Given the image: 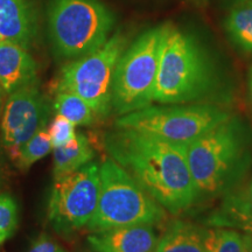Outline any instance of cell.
<instances>
[{
    "instance_id": "obj_1",
    "label": "cell",
    "mask_w": 252,
    "mask_h": 252,
    "mask_svg": "<svg viewBox=\"0 0 252 252\" xmlns=\"http://www.w3.org/2000/svg\"><path fill=\"white\" fill-rule=\"evenodd\" d=\"M106 151L141 187L172 214H179L196 201L186 145L153 134L116 127L104 139Z\"/></svg>"
},
{
    "instance_id": "obj_2",
    "label": "cell",
    "mask_w": 252,
    "mask_h": 252,
    "mask_svg": "<svg viewBox=\"0 0 252 252\" xmlns=\"http://www.w3.org/2000/svg\"><path fill=\"white\" fill-rule=\"evenodd\" d=\"M186 152L197 196L223 193L247 167L248 132L239 119L230 117L186 145Z\"/></svg>"
},
{
    "instance_id": "obj_3",
    "label": "cell",
    "mask_w": 252,
    "mask_h": 252,
    "mask_svg": "<svg viewBox=\"0 0 252 252\" xmlns=\"http://www.w3.org/2000/svg\"><path fill=\"white\" fill-rule=\"evenodd\" d=\"M100 189L96 212L88 223L91 232L128 225H154L165 210L139 182L112 159L99 165Z\"/></svg>"
},
{
    "instance_id": "obj_4",
    "label": "cell",
    "mask_w": 252,
    "mask_h": 252,
    "mask_svg": "<svg viewBox=\"0 0 252 252\" xmlns=\"http://www.w3.org/2000/svg\"><path fill=\"white\" fill-rule=\"evenodd\" d=\"M167 27L145 32L124 50L113 75L112 108L126 115L150 106Z\"/></svg>"
},
{
    "instance_id": "obj_5",
    "label": "cell",
    "mask_w": 252,
    "mask_h": 252,
    "mask_svg": "<svg viewBox=\"0 0 252 252\" xmlns=\"http://www.w3.org/2000/svg\"><path fill=\"white\" fill-rule=\"evenodd\" d=\"M113 18L98 0H54L49 11V32L59 55L78 59L109 39Z\"/></svg>"
},
{
    "instance_id": "obj_6",
    "label": "cell",
    "mask_w": 252,
    "mask_h": 252,
    "mask_svg": "<svg viewBox=\"0 0 252 252\" xmlns=\"http://www.w3.org/2000/svg\"><path fill=\"white\" fill-rule=\"evenodd\" d=\"M207 84L208 69L200 49L182 32L167 27L154 87V102H189L200 96Z\"/></svg>"
},
{
    "instance_id": "obj_7",
    "label": "cell",
    "mask_w": 252,
    "mask_h": 252,
    "mask_svg": "<svg viewBox=\"0 0 252 252\" xmlns=\"http://www.w3.org/2000/svg\"><path fill=\"white\" fill-rule=\"evenodd\" d=\"M229 118L225 111L212 105H150L121 116L115 126L189 144Z\"/></svg>"
},
{
    "instance_id": "obj_8",
    "label": "cell",
    "mask_w": 252,
    "mask_h": 252,
    "mask_svg": "<svg viewBox=\"0 0 252 252\" xmlns=\"http://www.w3.org/2000/svg\"><path fill=\"white\" fill-rule=\"evenodd\" d=\"M124 50V37L117 34L94 52L75 59L63 68L58 91L80 96L97 117L108 116L112 108L113 75Z\"/></svg>"
},
{
    "instance_id": "obj_9",
    "label": "cell",
    "mask_w": 252,
    "mask_h": 252,
    "mask_svg": "<svg viewBox=\"0 0 252 252\" xmlns=\"http://www.w3.org/2000/svg\"><path fill=\"white\" fill-rule=\"evenodd\" d=\"M99 189V166L93 161L55 176L47 210L53 228L64 235L87 226L96 212Z\"/></svg>"
},
{
    "instance_id": "obj_10",
    "label": "cell",
    "mask_w": 252,
    "mask_h": 252,
    "mask_svg": "<svg viewBox=\"0 0 252 252\" xmlns=\"http://www.w3.org/2000/svg\"><path fill=\"white\" fill-rule=\"evenodd\" d=\"M49 110L35 84L8 94L4 104L0 130L1 143L12 162H15L21 147L47 126Z\"/></svg>"
},
{
    "instance_id": "obj_11",
    "label": "cell",
    "mask_w": 252,
    "mask_h": 252,
    "mask_svg": "<svg viewBox=\"0 0 252 252\" xmlns=\"http://www.w3.org/2000/svg\"><path fill=\"white\" fill-rule=\"evenodd\" d=\"M88 243L94 252H154L158 237L152 225H128L93 232Z\"/></svg>"
},
{
    "instance_id": "obj_12",
    "label": "cell",
    "mask_w": 252,
    "mask_h": 252,
    "mask_svg": "<svg viewBox=\"0 0 252 252\" xmlns=\"http://www.w3.org/2000/svg\"><path fill=\"white\" fill-rule=\"evenodd\" d=\"M37 65L27 48L0 41V87L6 94L35 84Z\"/></svg>"
},
{
    "instance_id": "obj_13",
    "label": "cell",
    "mask_w": 252,
    "mask_h": 252,
    "mask_svg": "<svg viewBox=\"0 0 252 252\" xmlns=\"http://www.w3.org/2000/svg\"><path fill=\"white\" fill-rule=\"evenodd\" d=\"M35 28L28 0H0V41L28 48L35 36Z\"/></svg>"
},
{
    "instance_id": "obj_14",
    "label": "cell",
    "mask_w": 252,
    "mask_h": 252,
    "mask_svg": "<svg viewBox=\"0 0 252 252\" xmlns=\"http://www.w3.org/2000/svg\"><path fill=\"white\" fill-rule=\"evenodd\" d=\"M52 152L54 178L77 171L91 162L94 157L89 140L83 133H76L69 143L63 146L54 147Z\"/></svg>"
},
{
    "instance_id": "obj_15",
    "label": "cell",
    "mask_w": 252,
    "mask_h": 252,
    "mask_svg": "<svg viewBox=\"0 0 252 252\" xmlns=\"http://www.w3.org/2000/svg\"><path fill=\"white\" fill-rule=\"evenodd\" d=\"M154 252H206L203 230L182 220H175L158 239Z\"/></svg>"
},
{
    "instance_id": "obj_16",
    "label": "cell",
    "mask_w": 252,
    "mask_h": 252,
    "mask_svg": "<svg viewBox=\"0 0 252 252\" xmlns=\"http://www.w3.org/2000/svg\"><path fill=\"white\" fill-rule=\"evenodd\" d=\"M54 109L75 126H90L96 122L97 115L90 105L77 94L68 91H58Z\"/></svg>"
},
{
    "instance_id": "obj_17",
    "label": "cell",
    "mask_w": 252,
    "mask_h": 252,
    "mask_svg": "<svg viewBox=\"0 0 252 252\" xmlns=\"http://www.w3.org/2000/svg\"><path fill=\"white\" fill-rule=\"evenodd\" d=\"M226 31L235 43L252 54V1L232 9L226 20Z\"/></svg>"
},
{
    "instance_id": "obj_18",
    "label": "cell",
    "mask_w": 252,
    "mask_h": 252,
    "mask_svg": "<svg viewBox=\"0 0 252 252\" xmlns=\"http://www.w3.org/2000/svg\"><path fill=\"white\" fill-rule=\"evenodd\" d=\"M203 245L206 252H251L243 235L231 229L203 230Z\"/></svg>"
},
{
    "instance_id": "obj_19",
    "label": "cell",
    "mask_w": 252,
    "mask_h": 252,
    "mask_svg": "<svg viewBox=\"0 0 252 252\" xmlns=\"http://www.w3.org/2000/svg\"><path fill=\"white\" fill-rule=\"evenodd\" d=\"M53 151V144L50 139L47 126L40 128L26 144L21 147L17 161L14 165L20 171H28L36 161L45 158Z\"/></svg>"
},
{
    "instance_id": "obj_20",
    "label": "cell",
    "mask_w": 252,
    "mask_h": 252,
    "mask_svg": "<svg viewBox=\"0 0 252 252\" xmlns=\"http://www.w3.org/2000/svg\"><path fill=\"white\" fill-rule=\"evenodd\" d=\"M18 204L11 195L0 194V245L18 228Z\"/></svg>"
},
{
    "instance_id": "obj_21",
    "label": "cell",
    "mask_w": 252,
    "mask_h": 252,
    "mask_svg": "<svg viewBox=\"0 0 252 252\" xmlns=\"http://www.w3.org/2000/svg\"><path fill=\"white\" fill-rule=\"evenodd\" d=\"M47 130H48L49 137L52 139L53 149L69 143L77 133L76 126L59 113L53 118Z\"/></svg>"
},
{
    "instance_id": "obj_22",
    "label": "cell",
    "mask_w": 252,
    "mask_h": 252,
    "mask_svg": "<svg viewBox=\"0 0 252 252\" xmlns=\"http://www.w3.org/2000/svg\"><path fill=\"white\" fill-rule=\"evenodd\" d=\"M28 252H67L48 235L42 234L35 239Z\"/></svg>"
},
{
    "instance_id": "obj_23",
    "label": "cell",
    "mask_w": 252,
    "mask_h": 252,
    "mask_svg": "<svg viewBox=\"0 0 252 252\" xmlns=\"http://www.w3.org/2000/svg\"><path fill=\"white\" fill-rule=\"evenodd\" d=\"M242 231H244V234H242V235H243V237L245 239V242H247L249 249H250V251L252 252V225L247 226V228H244Z\"/></svg>"
},
{
    "instance_id": "obj_24",
    "label": "cell",
    "mask_w": 252,
    "mask_h": 252,
    "mask_svg": "<svg viewBox=\"0 0 252 252\" xmlns=\"http://www.w3.org/2000/svg\"><path fill=\"white\" fill-rule=\"evenodd\" d=\"M244 193H245V196H247L249 206H250L251 209H252V179H251L250 186H249V188L247 189V191H244Z\"/></svg>"
},
{
    "instance_id": "obj_25",
    "label": "cell",
    "mask_w": 252,
    "mask_h": 252,
    "mask_svg": "<svg viewBox=\"0 0 252 252\" xmlns=\"http://www.w3.org/2000/svg\"><path fill=\"white\" fill-rule=\"evenodd\" d=\"M4 90L1 89L0 87V121H1V115H2V110H4Z\"/></svg>"
},
{
    "instance_id": "obj_26",
    "label": "cell",
    "mask_w": 252,
    "mask_h": 252,
    "mask_svg": "<svg viewBox=\"0 0 252 252\" xmlns=\"http://www.w3.org/2000/svg\"><path fill=\"white\" fill-rule=\"evenodd\" d=\"M249 91H250V97L252 100V67L250 69V72H249Z\"/></svg>"
}]
</instances>
